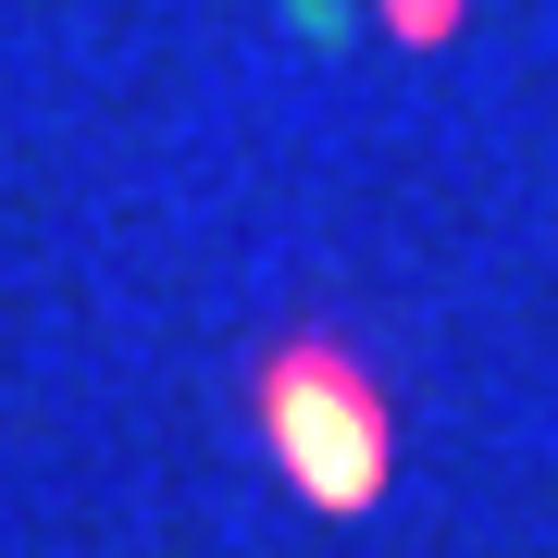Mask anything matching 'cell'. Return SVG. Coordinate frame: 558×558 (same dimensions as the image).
<instances>
[{
	"instance_id": "obj_1",
	"label": "cell",
	"mask_w": 558,
	"mask_h": 558,
	"mask_svg": "<svg viewBox=\"0 0 558 558\" xmlns=\"http://www.w3.org/2000/svg\"><path fill=\"white\" fill-rule=\"evenodd\" d=\"M260 435H274L286 484H299L311 509H373L385 459H398L385 398H373V373H360L348 348H286L274 373H260Z\"/></svg>"
}]
</instances>
